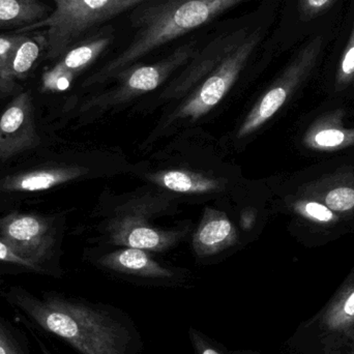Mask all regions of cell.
Returning <instances> with one entry per match:
<instances>
[{"mask_svg":"<svg viewBox=\"0 0 354 354\" xmlns=\"http://www.w3.org/2000/svg\"><path fill=\"white\" fill-rule=\"evenodd\" d=\"M341 112L316 122L305 136L306 147L320 151H335L354 145V129L344 128Z\"/></svg>","mask_w":354,"mask_h":354,"instance_id":"5bb4252c","label":"cell"},{"mask_svg":"<svg viewBox=\"0 0 354 354\" xmlns=\"http://www.w3.org/2000/svg\"><path fill=\"white\" fill-rule=\"evenodd\" d=\"M252 0H149L129 12L133 35L120 54L97 73L101 81L187 33L194 32L233 8Z\"/></svg>","mask_w":354,"mask_h":354,"instance_id":"7a4b0ae2","label":"cell"},{"mask_svg":"<svg viewBox=\"0 0 354 354\" xmlns=\"http://www.w3.org/2000/svg\"><path fill=\"white\" fill-rule=\"evenodd\" d=\"M266 37L263 23L256 21L248 37L241 45L232 50L202 83L193 97L183 106V116L197 120L220 103L221 100L230 91L248 62L259 49Z\"/></svg>","mask_w":354,"mask_h":354,"instance_id":"277c9868","label":"cell"},{"mask_svg":"<svg viewBox=\"0 0 354 354\" xmlns=\"http://www.w3.org/2000/svg\"><path fill=\"white\" fill-rule=\"evenodd\" d=\"M33 99L29 91L18 93L0 116V163L39 145Z\"/></svg>","mask_w":354,"mask_h":354,"instance_id":"ba28073f","label":"cell"},{"mask_svg":"<svg viewBox=\"0 0 354 354\" xmlns=\"http://www.w3.org/2000/svg\"><path fill=\"white\" fill-rule=\"evenodd\" d=\"M46 37L41 32H28L10 54L4 66L3 77L6 81L17 84V80L24 79L35 68L41 55L45 57Z\"/></svg>","mask_w":354,"mask_h":354,"instance_id":"4fadbf2b","label":"cell"},{"mask_svg":"<svg viewBox=\"0 0 354 354\" xmlns=\"http://www.w3.org/2000/svg\"><path fill=\"white\" fill-rule=\"evenodd\" d=\"M324 37L318 35L308 41L295 56L284 73L279 77L270 91L252 110L239 132V137L247 136L272 118L286 103L293 91L306 80L315 66L324 46Z\"/></svg>","mask_w":354,"mask_h":354,"instance_id":"8992f818","label":"cell"},{"mask_svg":"<svg viewBox=\"0 0 354 354\" xmlns=\"http://www.w3.org/2000/svg\"><path fill=\"white\" fill-rule=\"evenodd\" d=\"M354 81V22L351 29V37L343 52L337 71V89L343 88Z\"/></svg>","mask_w":354,"mask_h":354,"instance_id":"603a6c76","label":"cell"},{"mask_svg":"<svg viewBox=\"0 0 354 354\" xmlns=\"http://www.w3.org/2000/svg\"><path fill=\"white\" fill-rule=\"evenodd\" d=\"M293 209L304 218L320 224H330L339 218L333 210L318 200H299L293 204Z\"/></svg>","mask_w":354,"mask_h":354,"instance_id":"44dd1931","label":"cell"},{"mask_svg":"<svg viewBox=\"0 0 354 354\" xmlns=\"http://www.w3.org/2000/svg\"><path fill=\"white\" fill-rule=\"evenodd\" d=\"M28 339L0 312V354H32Z\"/></svg>","mask_w":354,"mask_h":354,"instance_id":"ac0fdd59","label":"cell"},{"mask_svg":"<svg viewBox=\"0 0 354 354\" xmlns=\"http://www.w3.org/2000/svg\"><path fill=\"white\" fill-rule=\"evenodd\" d=\"M189 338L195 354H257L249 351H230L191 326Z\"/></svg>","mask_w":354,"mask_h":354,"instance_id":"7402d4cb","label":"cell"},{"mask_svg":"<svg viewBox=\"0 0 354 354\" xmlns=\"http://www.w3.org/2000/svg\"><path fill=\"white\" fill-rule=\"evenodd\" d=\"M99 262L104 268H109L113 272L139 278L170 280L174 277L172 270L160 266L143 250L133 248L108 254L101 258Z\"/></svg>","mask_w":354,"mask_h":354,"instance_id":"8fae6325","label":"cell"},{"mask_svg":"<svg viewBox=\"0 0 354 354\" xmlns=\"http://www.w3.org/2000/svg\"><path fill=\"white\" fill-rule=\"evenodd\" d=\"M27 33L0 35V93L8 95L19 91L18 84H12L4 79L3 71L6 62L15 48L26 37Z\"/></svg>","mask_w":354,"mask_h":354,"instance_id":"ffe728a7","label":"cell"},{"mask_svg":"<svg viewBox=\"0 0 354 354\" xmlns=\"http://www.w3.org/2000/svg\"><path fill=\"white\" fill-rule=\"evenodd\" d=\"M76 167H54L22 172L6 176L0 183V189L8 193H35L46 191L73 180L82 174Z\"/></svg>","mask_w":354,"mask_h":354,"instance_id":"7c38bea8","label":"cell"},{"mask_svg":"<svg viewBox=\"0 0 354 354\" xmlns=\"http://www.w3.org/2000/svg\"><path fill=\"white\" fill-rule=\"evenodd\" d=\"M23 326L28 330L29 334L32 337L33 341H35L37 348H39V351H41V354H58L53 348H52V346H50V345L48 344L47 340H45V337H44L41 333L37 332V330L30 328V326Z\"/></svg>","mask_w":354,"mask_h":354,"instance_id":"484cf974","label":"cell"},{"mask_svg":"<svg viewBox=\"0 0 354 354\" xmlns=\"http://www.w3.org/2000/svg\"><path fill=\"white\" fill-rule=\"evenodd\" d=\"M336 0H299V12L304 21L315 18L328 10Z\"/></svg>","mask_w":354,"mask_h":354,"instance_id":"cb8c5ba5","label":"cell"},{"mask_svg":"<svg viewBox=\"0 0 354 354\" xmlns=\"http://www.w3.org/2000/svg\"><path fill=\"white\" fill-rule=\"evenodd\" d=\"M174 234L163 232L149 226L137 224H124L122 230L115 235L114 243L116 245H128L133 249L162 251L169 247L174 241Z\"/></svg>","mask_w":354,"mask_h":354,"instance_id":"2e32d148","label":"cell"},{"mask_svg":"<svg viewBox=\"0 0 354 354\" xmlns=\"http://www.w3.org/2000/svg\"><path fill=\"white\" fill-rule=\"evenodd\" d=\"M16 318L56 337L78 354H142V337L129 314L112 306L54 291L37 295L20 286L0 292Z\"/></svg>","mask_w":354,"mask_h":354,"instance_id":"6da1fadb","label":"cell"},{"mask_svg":"<svg viewBox=\"0 0 354 354\" xmlns=\"http://www.w3.org/2000/svg\"><path fill=\"white\" fill-rule=\"evenodd\" d=\"M153 179L158 185L177 193L202 194L221 189V183L218 180L178 170L162 172L153 176Z\"/></svg>","mask_w":354,"mask_h":354,"instance_id":"e0dca14e","label":"cell"},{"mask_svg":"<svg viewBox=\"0 0 354 354\" xmlns=\"http://www.w3.org/2000/svg\"><path fill=\"white\" fill-rule=\"evenodd\" d=\"M116 29L106 24L73 46L41 77L44 91H64L70 88L75 77L95 64L115 43Z\"/></svg>","mask_w":354,"mask_h":354,"instance_id":"52a82bcc","label":"cell"},{"mask_svg":"<svg viewBox=\"0 0 354 354\" xmlns=\"http://www.w3.org/2000/svg\"><path fill=\"white\" fill-rule=\"evenodd\" d=\"M322 203L326 204L336 214H344L354 209V187L347 183L336 185L328 189L322 198Z\"/></svg>","mask_w":354,"mask_h":354,"instance_id":"d6986e66","label":"cell"},{"mask_svg":"<svg viewBox=\"0 0 354 354\" xmlns=\"http://www.w3.org/2000/svg\"><path fill=\"white\" fill-rule=\"evenodd\" d=\"M147 1L149 0H53V10L45 19L14 32H35L41 29L46 37L45 58L54 62L93 31Z\"/></svg>","mask_w":354,"mask_h":354,"instance_id":"3957f363","label":"cell"},{"mask_svg":"<svg viewBox=\"0 0 354 354\" xmlns=\"http://www.w3.org/2000/svg\"><path fill=\"white\" fill-rule=\"evenodd\" d=\"M319 324L328 338L354 342V281L337 293L322 312Z\"/></svg>","mask_w":354,"mask_h":354,"instance_id":"9c48e42d","label":"cell"},{"mask_svg":"<svg viewBox=\"0 0 354 354\" xmlns=\"http://www.w3.org/2000/svg\"><path fill=\"white\" fill-rule=\"evenodd\" d=\"M53 8L41 0H0V28H22L45 19Z\"/></svg>","mask_w":354,"mask_h":354,"instance_id":"9a60e30c","label":"cell"},{"mask_svg":"<svg viewBox=\"0 0 354 354\" xmlns=\"http://www.w3.org/2000/svg\"><path fill=\"white\" fill-rule=\"evenodd\" d=\"M0 262L12 264V266H19V268H23L24 270L35 272L30 264L27 263L26 261L15 255L1 241H0Z\"/></svg>","mask_w":354,"mask_h":354,"instance_id":"d4e9b609","label":"cell"},{"mask_svg":"<svg viewBox=\"0 0 354 354\" xmlns=\"http://www.w3.org/2000/svg\"><path fill=\"white\" fill-rule=\"evenodd\" d=\"M0 241L37 274H52L47 268L54 245L51 225L43 216L8 214L0 220Z\"/></svg>","mask_w":354,"mask_h":354,"instance_id":"5b68a950","label":"cell"},{"mask_svg":"<svg viewBox=\"0 0 354 354\" xmlns=\"http://www.w3.org/2000/svg\"><path fill=\"white\" fill-rule=\"evenodd\" d=\"M237 231L222 212L207 209L194 236L196 253L209 256L236 243Z\"/></svg>","mask_w":354,"mask_h":354,"instance_id":"30bf717a","label":"cell"}]
</instances>
